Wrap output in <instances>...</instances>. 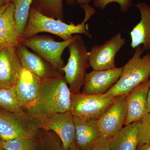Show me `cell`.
Segmentation results:
<instances>
[{"mask_svg": "<svg viewBox=\"0 0 150 150\" xmlns=\"http://www.w3.org/2000/svg\"><path fill=\"white\" fill-rule=\"evenodd\" d=\"M42 80L39 95L27 112L45 119L52 114L69 111L71 93L64 76L61 74Z\"/></svg>", "mask_w": 150, "mask_h": 150, "instance_id": "6da1fadb", "label": "cell"}, {"mask_svg": "<svg viewBox=\"0 0 150 150\" xmlns=\"http://www.w3.org/2000/svg\"><path fill=\"white\" fill-rule=\"evenodd\" d=\"M81 6L84 10L85 16L83 21L76 25L74 23L68 24L61 20L46 16L31 6L23 39L42 32L57 35L64 40H69L74 34H82L91 37L88 30L87 22L96 11L88 4Z\"/></svg>", "mask_w": 150, "mask_h": 150, "instance_id": "7a4b0ae2", "label": "cell"}, {"mask_svg": "<svg viewBox=\"0 0 150 150\" xmlns=\"http://www.w3.org/2000/svg\"><path fill=\"white\" fill-rule=\"evenodd\" d=\"M142 46L135 48L134 55L123 67L118 81L106 93L113 96H126L140 84L149 79L150 53L143 55Z\"/></svg>", "mask_w": 150, "mask_h": 150, "instance_id": "3957f363", "label": "cell"}, {"mask_svg": "<svg viewBox=\"0 0 150 150\" xmlns=\"http://www.w3.org/2000/svg\"><path fill=\"white\" fill-rule=\"evenodd\" d=\"M44 119L24 110L15 113L0 108V139L7 141L35 137L42 129Z\"/></svg>", "mask_w": 150, "mask_h": 150, "instance_id": "277c9868", "label": "cell"}, {"mask_svg": "<svg viewBox=\"0 0 150 150\" xmlns=\"http://www.w3.org/2000/svg\"><path fill=\"white\" fill-rule=\"evenodd\" d=\"M68 46L69 57L68 63L61 69L71 93L80 92L85 78L86 71L89 64V51L84 40L79 35Z\"/></svg>", "mask_w": 150, "mask_h": 150, "instance_id": "5b68a950", "label": "cell"}, {"mask_svg": "<svg viewBox=\"0 0 150 150\" xmlns=\"http://www.w3.org/2000/svg\"><path fill=\"white\" fill-rule=\"evenodd\" d=\"M116 97L106 93H71L69 111L74 116L79 118L98 120L109 109Z\"/></svg>", "mask_w": 150, "mask_h": 150, "instance_id": "8992f818", "label": "cell"}, {"mask_svg": "<svg viewBox=\"0 0 150 150\" xmlns=\"http://www.w3.org/2000/svg\"><path fill=\"white\" fill-rule=\"evenodd\" d=\"M75 35L69 40L60 42L44 35H34L23 38L22 43L41 56L54 69L61 71L64 65L62 55L65 49L74 40Z\"/></svg>", "mask_w": 150, "mask_h": 150, "instance_id": "52a82bcc", "label": "cell"}, {"mask_svg": "<svg viewBox=\"0 0 150 150\" xmlns=\"http://www.w3.org/2000/svg\"><path fill=\"white\" fill-rule=\"evenodd\" d=\"M126 42L118 33L103 45L93 46L89 51L90 66L93 70L100 71L115 68V56Z\"/></svg>", "mask_w": 150, "mask_h": 150, "instance_id": "ba28073f", "label": "cell"}, {"mask_svg": "<svg viewBox=\"0 0 150 150\" xmlns=\"http://www.w3.org/2000/svg\"><path fill=\"white\" fill-rule=\"evenodd\" d=\"M42 129L52 131L62 142L64 150H68L76 142L74 116L70 111L52 114L44 119Z\"/></svg>", "mask_w": 150, "mask_h": 150, "instance_id": "9c48e42d", "label": "cell"}, {"mask_svg": "<svg viewBox=\"0 0 150 150\" xmlns=\"http://www.w3.org/2000/svg\"><path fill=\"white\" fill-rule=\"evenodd\" d=\"M126 98L117 96L107 111L97 120L102 135L113 137L123 128L127 115Z\"/></svg>", "mask_w": 150, "mask_h": 150, "instance_id": "30bf717a", "label": "cell"}, {"mask_svg": "<svg viewBox=\"0 0 150 150\" xmlns=\"http://www.w3.org/2000/svg\"><path fill=\"white\" fill-rule=\"evenodd\" d=\"M123 67L107 70H93L86 74L82 93L101 95L106 93L120 78Z\"/></svg>", "mask_w": 150, "mask_h": 150, "instance_id": "8fae6325", "label": "cell"}, {"mask_svg": "<svg viewBox=\"0 0 150 150\" xmlns=\"http://www.w3.org/2000/svg\"><path fill=\"white\" fill-rule=\"evenodd\" d=\"M42 80L22 67L14 88L23 109L27 110L35 102L40 92Z\"/></svg>", "mask_w": 150, "mask_h": 150, "instance_id": "7c38bea8", "label": "cell"}, {"mask_svg": "<svg viewBox=\"0 0 150 150\" xmlns=\"http://www.w3.org/2000/svg\"><path fill=\"white\" fill-rule=\"evenodd\" d=\"M21 68L16 47L0 49V88L14 87Z\"/></svg>", "mask_w": 150, "mask_h": 150, "instance_id": "4fadbf2b", "label": "cell"}, {"mask_svg": "<svg viewBox=\"0 0 150 150\" xmlns=\"http://www.w3.org/2000/svg\"><path fill=\"white\" fill-rule=\"evenodd\" d=\"M150 79L142 83L126 96L127 115L125 126L140 121L147 114V100Z\"/></svg>", "mask_w": 150, "mask_h": 150, "instance_id": "5bb4252c", "label": "cell"}, {"mask_svg": "<svg viewBox=\"0 0 150 150\" xmlns=\"http://www.w3.org/2000/svg\"><path fill=\"white\" fill-rule=\"evenodd\" d=\"M16 48L22 67L42 79L61 74V71L54 69L41 56L30 51L22 43Z\"/></svg>", "mask_w": 150, "mask_h": 150, "instance_id": "9a60e30c", "label": "cell"}, {"mask_svg": "<svg viewBox=\"0 0 150 150\" xmlns=\"http://www.w3.org/2000/svg\"><path fill=\"white\" fill-rule=\"evenodd\" d=\"M22 40L15 20L14 6L12 3H8L0 15V49L16 47Z\"/></svg>", "mask_w": 150, "mask_h": 150, "instance_id": "2e32d148", "label": "cell"}, {"mask_svg": "<svg viewBox=\"0 0 150 150\" xmlns=\"http://www.w3.org/2000/svg\"><path fill=\"white\" fill-rule=\"evenodd\" d=\"M136 7L139 11L141 19L130 32L131 46L135 49L142 46L145 51H150V5L139 2Z\"/></svg>", "mask_w": 150, "mask_h": 150, "instance_id": "e0dca14e", "label": "cell"}, {"mask_svg": "<svg viewBox=\"0 0 150 150\" xmlns=\"http://www.w3.org/2000/svg\"><path fill=\"white\" fill-rule=\"evenodd\" d=\"M74 121L76 144L80 150H88L102 135L97 121L82 119L76 116H74Z\"/></svg>", "mask_w": 150, "mask_h": 150, "instance_id": "ac0fdd59", "label": "cell"}, {"mask_svg": "<svg viewBox=\"0 0 150 150\" xmlns=\"http://www.w3.org/2000/svg\"><path fill=\"white\" fill-rule=\"evenodd\" d=\"M141 120L125 126L112 137L111 150H137Z\"/></svg>", "mask_w": 150, "mask_h": 150, "instance_id": "d6986e66", "label": "cell"}, {"mask_svg": "<svg viewBox=\"0 0 150 150\" xmlns=\"http://www.w3.org/2000/svg\"><path fill=\"white\" fill-rule=\"evenodd\" d=\"M64 0H33L32 6L46 16L63 21Z\"/></svg>", "mask_w": 150, "mask_h": 150, "instance_id": "ffe728a7", "label": "cell"}, {"mask_svg": "<svg viewBox=\"0 0 150 150\" xmlns=\"http://www.w3.org/2000/svg\"><path fill=\"white\" fill-rule=\"evenodd\" d=\"M33 0H9L14 6V18L20 35L23 38Z\"/></svg>", "mask_w": 150, "mask_h": 150, "instance_id": "44dd1931", "label": "cell"}, {"mask_svg": "<svg viewBox=\"0 0 150 150\" xmlns=\"http://www.w3.org/2000/svg\"><path fill=\"white\" fill-rule=\"evenodd\" d=\"M0 108L8 112L15 113L24 111L14 87L9 88H0Z\"/></svg>", "mask_w": 150, "mask_h": 150, "instance_id": "7402d4cb", "label": "cell"}, {"mask_svg": "<svg viewBox=\"0 0 150 150\" xmlns=\"http://www.w3.org/2000/svg\"><path fill=\"white\" fill-rule=\"evenodd\" d=\"M35 137L17 138L9 141H2L5 150H35L36 144Z\"/></svg>", "mask_w": 150, "mask_h": 150, "instance_id": "603a6c76", "label": "cell"}, {"mask_svg": "<svg viewBox=\"0 0 150 150\" xmlns=\"http://www.w3.org/2000/svg\"><path fill=\"white\" fill-rule=\"evenodd\" d=\"M138 140V147L150 144V113L146 114L141 120Z\"/></svg>", "mask_w": 150, "mask_h": 150, "instance_id": "cb8c5ba5", "label": "cell"}, {"mask_svg": "<svg viewBox=\"0 0 150 150\" xmlns=\"http://www.w3.org/2000/svg\"><path fill=\"white\" fill-rule=\"evenodd\" d=\"M93 2L96 7L102 10L104 9L110 3H118L120 10L123 13L126 12L132 5V0H93Z\"/></svg>", "mask_w": 150, "mask_h": 150, "instance_id": "d4e9b609", "label": "cell"}, {"mask_svg": "<svg viewBox=\"0 0 150 150\" xmlns=\"http://www.w3.org/2000/svg\"><path fill=\"white\" fill-rule=\"evenodd\" d=\"M112 137L101 135L88 150H111Z\"/></svg>", "mask_w": 150, "mask_h": 150, "instance_id": "484cf974", "label": "cell"}, {"mask_svg": "<svg viewBox=\"0 0 150 150\" xmlns=\"http://www.w3.org/2000/svg\"><path fill=\"white\" fill-rule=\"evenodd\" d=\"M148 113H150V86L148 91L147 100V114Z\"/></svg>", "mask_w": 150, "mask_h": 150, "instance_id": "4316f807", "label": "cell"}, {"mask_svg": "<svg viewBox=\"0 0 150 150\" xmlns=\"http://www.w3.org/2000/svg\"><path fill=\"white\" fill-rule=\"evenodd\" d=\"M137 150H150V144H144L137 147Z\"/></svg>", "mask_w": 150, "mask_h": 150, "instance_id": "83f0119b", "label": "cell"}, {"mask_svg": "<svg viewBox=\"0 0 150 150\" xmlns=\"http://www.w3.org/2000/svg\"><path fill=\"white\" fill-rule=\"evenodd\" d=\"M91 0H76V2L78 4L83 5L88 4L91 1Z\"/></svg>", "mask_w": 150, "mask_h": 150, "instance_id": "f1b7e54d", "label": "cell"}, {"mask_svg": "<svg viewBox=\"0 0 150 150\" xmlns=\"http://www.w3.org/2000/svg\"><path fill=\"white\" fill-rule=\"evenodd\" d=\"M9 0H0V8L6 5L9 3Z\"/></svg>", "mask_w": 150, "mask_h": 150, "instance_id": "f546056e", "label": "cell"}, {"mask_svg": "<svg viewBox=\"0 0 150 150\" xmlns=\"http://www.w3.org/2000/svg\"><path fill=\"white\" fill-rule=\"evenodd\" d=\"M68 5H73L76 3V0H66Z\"/></svg>", "mask_w": 150, "mask_h": 150, "instance_id": "4dcf8cb0", "label": "cell"}, {"mask_svg": "<svg viewBox=\"0 0 150 150\" xmlns=\"http://www.w3.org/2000/svg\"><path fill=\"white\" fill-rule=\"evenodd\" d=\"M68 150H80L79 149V148L77 146L76 144V143H75L74 144H73L70 147V149H69Z\"/></svg>", "mask_w": 150, "mask_h": 150, "instance_id": "1f68e13d", "label": "cell"}, {"mask_svg": "<svg viewBox=\"0 0 150 150\" xmlns=\"http://www.w3.org/2000/svg\"><path fill=\"white\" fill-rule=\"evenodd\" d=\"M5 6L6 5H5L1 7L0 8V15H1V14L2 13L3 11L4 10L5 8Z\"/></svg>", "mask_w": 150, "mask_h": 150, "instance_id": "d6a6232c", "label": "cell"}, {"mask_svg": "<svg viewBox=\"0 0 150 150\" xmlns=\"http://www.w3.org/2000/svg\"><path fill=\"white\" fill-rule=\"evenodd\" d=\"M0 150H5L3 148L1 140H0Z\"/></svg>", "mask_w": 150, "mask_h": 150, "instance_id": "836d02e7", "label": "cell"}]
</instances>
